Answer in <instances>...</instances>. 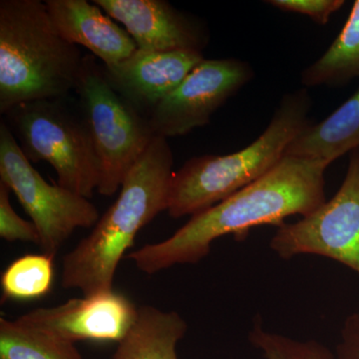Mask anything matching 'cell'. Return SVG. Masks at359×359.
<instances>
[{"label": "cell", "mask_w": 359, "mask_h": 359, "mask_svg": "<svg viewBox=\"0 0 359 359\" xmlns=\"http://www.w3.org/2000/svg\"><path fill=\"white\" fill-rule=\"evenodd\" d=\"M321 161L285 156L254 183L209 209L194 215L174 235L128 255L139 271L154 275L177 266L197 264L211 252L212 242L226 235L244 238L262 224L280 226L285 219L318 210L325 200V171Z\"/></svg>", "instance_id": "1"}, {"label": "cell", "mask_w": 359, "mask_h": 359, "mask_svg": "<svg viewBox=\"0 0 359 359\" xmlns=\"http://www.w3.org/2000/svg\"><path fill=\"white\" fill-rule=\"evenodd\" d=\"M173 166L167 139L156 136L125 177L114 204L63 257V287L84 297L112 292L118 266L138 231L168 210Z\"/></svg>", "instance_id": "2"}, {"label": "cell", "mask_w": 359, "mask_h": 359, "mask_svg": "<svg viewBox=\"0 0 359 359\" xmlns=\"http://www.w3.org/2000/svg\"><path fill=\"white\" fill-rule=\"evenodd\" d=\"M84 56L56 32L45 2L0 1V112L75 90Z\"/></svg>", "instance_id": "3"}, {"label": "cell", "mask_w": 359, "mask_h": 359, "mask_svg": "<svg viewBox=\"0 0 359 359\" xmlns=\"http://www.w3.org/2000/svg\"><path fill=\"white\" fill-rule=\"evenodd\" d=\"M308 90L285 94L263 134L250 145L229 155L191 158L174 172L168 210L174 219L194 216L262 178L285 157V151L311 124Z\"/></svg>", "instance_id": "4"}, {"label": "cell", "mask_w": 359, "mask_h": 359, "mask_svg": "<svg viewBox=\"0 0 359 359\" xmlns=\"http://www.w3.org/2000/svg\"><path fill=\"white\" fill-rule=\"evenodd\" d=\"M75 91L91 136L99 170L97 192L111 197L154 140L148 118L120 96L93 56H84Z\"/></svg>", "instance_id": "5"}, {"label": "cell", "mask_w": 359, "mask_h": 359, "mask_svg": "<svg viewBox=\"0 0 359 359\" xmlns=\"http://www.w3.org/2000/svg\"><path fill=\"white\" fill-rule=\"evenodd\" d=\"M63 99H44L15 106L4 114L26 158L48 163L57 184L90 199L98 189L100 170L83 118Z\"/></svg>", "instance_id": "6"}, {"label": "cell", "mask_w": 359, "mask_h": 359, "mask_svg": "<svg viewBox=\"0 0 359 359\" xmlns=\"http://www.w3.org/2000/svg\"><path fill=\"white\" fill-rule=\"evenodd\" d=\"M0 182L9 187L36 226L39 247L44 254L55 256L75 230L91 228L100 219L89 199L42 178L4 121L0 123Z\"/></svg>", "instance_id": "7"}, {"label": "cell", "mask_w": 359, "mask_h": 359, "mask_svg": "<svg viewBox=\"0 0 359 359\" xmlns=\"http://www.w3.org/2000/svg\"><path fill=\"white\" fill-rule=\"evenodd\" d=\"M269 247L283 259L316 255L359 275V148L349 153L346 178L334 198L301 221L278 226Z\"/></svg>", "instance_id": "8"}, {"label": "cell", "mask_w": 359, "mask_h": 359, "mask_svg": "<svg viewBox=\"0 0 359 359\" xmlns=\"http://www.w3.org/2000/svg\"><path fill=\"white\" fill-rule=\"evenodd\" d=\"M254 78L240 59H204L149 113L156 136H183L209 124L211 117Z\"/></svg>", "instance_id": "9"}, {"label": "cell", "mask_w": 359, "mask_h": 359, "mask_svg": "<svg viewBox=\"0 0 359 359\" xmlns=\"http://www.w3.org/2000/svg\"><path fill=\"white\" fill-rule=\"evenodd\" d=\"M138 308L128 297L112 292L71 299L52 308H39L16 318L58 339L78 341L118 342L130 332Z\"/></svg>", "instance_id": "10"}, {"label": "cell", "mask_w": 359, "mask_h": 359, "mask_svg": "<svg viewBox=\"0 0 359 359\" xmlns=\"http://www.w3.org/2000/svg\"><path fill=\"white\" fill-rule=\"evenodd\" d=\"M121 23L138 49L203 52L210 35L204 21L175 8L165 0H93Z\"/></svg>", "instance_id": "11"}, {"label": "cell", "mask_w": 359, "mask_h": 359, "mask_svg": "<svg viewBox=\"0 0 359 359\" xmlns=\"http://www.w3.org/2000/svg\"><path fill=\"white\" fill-rule=\"evenodd\" d=\"M204 59V54L199 51L137 49L118 65L102 67L112 88L148 117L149 113Z\"/></svg>", "instance_id": "12"}, {"label": "cell", "mask_w": 359, "mask_h": 359, "mask_svg": "<svg viewBox=\"0 0 359 359\" xmlns=\"http://www.w3.org/2000/svg\"><path fill=\"white\" fill-rule=\"evenodd\" d=\"M56 32L70 43L88 49L103 65H118L138 49L125 28L87 0H46Z\"/></svg>", "instance_id": "13"}, {"label": "cell", "mask_w": 359, "mask_h": 359, "mask_svg": "<svg viewBox=\"0 0 359 359\" xmlns=\"http://www.w3.org/2000/svg\"><path fill=\"white\" fill-rule=\"evenodd\" d=\"M359 148V87L351 98L318 124H309L290 144L285 156L335 160Z\"/></svg>", "instance_id": "14"}, {"label": "cell", "mask_w": 359, "mask_h": 359, "mask_svg": "<svg viewBox=\"0 0 359 359\" xmlns=\"http://www.w3.org/2000/svg\"><path fill=\"white\" fill-rule=\"evenodd\" d=\"M187 330L188 325L176 311L141 306L133 327L118 344L112 359H179L177 344Z\"/></svg>", "instance_id": "15"}, {"label": "cell", "mask_w": 359, "mask_h": 359, "mask_svg": "<svg viewBox=\"0 0 359 359\" xmlns=\"http://www.w3.org/2000/svg\"><path fill=\"white\" fill-rule=\"evenodd\" d=\"M359 78V0L354 1L346 25L316 62L302 71L301 82L308 88L344 86Z\"/></svg>", "instance_id": "16"}, {"label": "cell", "mask_w": 359, "mask_h": 359, "mask_svg": "<svg viewBox=\"0 0 359 359\" xmlns=\"http://www.w3.org/2000/svg\"><path fill=\"white\" fill-rule=\"evenodd\" d=\"M0 359H82L74 344L0 318Z\"/></svg>", "instance_id": "17"}, {"label": "cell", "mask_w": 359, "mask_h": 359, "mask_svg": "<svg viewBox=\"0 0 359 359\" xmlns=\"http://www.w3.org/2000/svg\"><path fill=\"white\" fill-rule=\"evenodd\" d=\"M54 256L26 255L13 262L1 276L6 299L32 301L48 294L53 285Z\"/></svg>", "instance_id": "18"}, {"label": "cell", "mask_w": 359, "mask_h": 359, "mask_svg": "<svg viewBox=\"0 0 359 359\" xmlns=\"http://www.w3.org/2000/svg\"><path fill=\"white\" fill-rule=\"evenodd\" d=\"M250 344L266 359H337L335 354L316 340H297L264 330L255 321L249 332Z\"/></svg>", "instance_id": "19"}, {"label": "cell", "mask_w": 359, "mask_h": 359, "mask_svg": "<svg viewBox=\"0 0 359 359\" xmlns=\"http://www.w3.org/2000/svg\"><path fill=\"white\" fill-rule=\"evenodd\" d=\"M11 192L9 187L0 182V237L8 242L22 241L39 245L36 226L16 214L11 204Z\"/></svg>", "instance_id": "20"}, {"label": "cell", "mask_w": 359, "mask_h": 359, "mask_svg": "<svg viewBox=\"0 0 359 359\" xmlns=\"http://www.w3.org/2000/svg\"><path fill=\"white\" fill-rule=\"evenodd\" d=\"M269 6L283 11L309 16L318 25H327L330 16L344 6V0H269Z\"/></svg>", "instance_id": "21"}, {"label": "cell", "mask_w": 359, "mask_h": 359, "mask_svg": "<svg viewBox=\"0 0 359 359\" xmlns=\"http://www.w3.org/2000/svg\"><path fill=\"white\" fill-rule=\"evenodd\" d=\"M337 359H359V313L347 316L335 351Z\"/></svg>", "instance_id": "22"}]
</instances>
